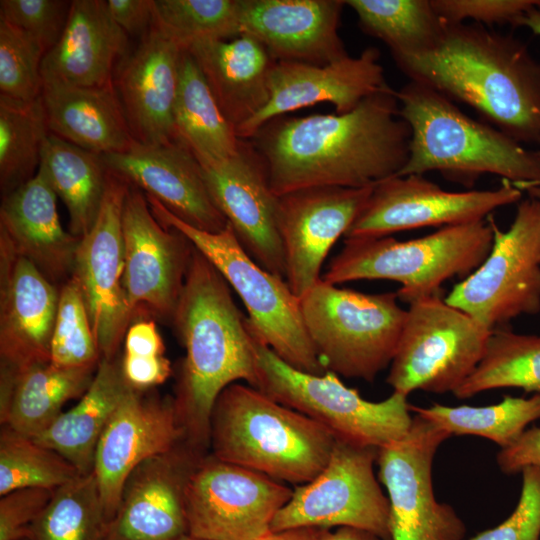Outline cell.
<instances>
[{"label":"cell","mask_w":540,"mask_h":540,"mask_svg":"<svg viewBox=\"0 0 540 540\" xmlns=\"http://www.w3.org/2000/svg\"><path fill=\"white\" fill-rule=\"evenodd\" d=\"M379 58V50L368 47L359 56L325 65L277 61L270 76L268 103L237 130V136L249 140L271 120L322 102L332 104L338 114L353 110L389 86Z\"/></svg>","instance_id":"7402d4cb"},{"label":"cell","mask_w":540,"mask_h":540,"mask_svg":"<svg viewBox=\"0 0 540 540\" xmlns=\"http://www.w3.org/2000/svg\"><path fill=\"white\" fill-rule=\"evenodd\" d=\"M521 197L522 191L508 180L492 190L451 192L423 175L393 176L374 185L344 237H382L427 226L482 221Z\"/></svg>","instance_id":"9a60e30c"},{"label":"cell","mask_w":540,"mask_h":540,"mask_svg":"<svg viewBox=\"0 0 540 540\" xmlns=\"http://www.w3.org/2000/svg\"><path fill=\"white\" fill-rule=\"evenodd\" d=\"M521 473L522 488L514 511L499 525L468 540H539L540 468L529 466Z\"/></svg>","instance_id":"f6af8a7d"},{"label":"cell","mask_w":540,"mask_h":540,"mask_svg":"<svg viewBox=\"0 0 540 540\" xmlns=\"http://www.w3.org/2000/svg\"><path fill=\"white\" fill-rule=\"evenodd\" d=\"M183 49L154 26L119 65L114 86L135 141L176 140L174 106Z\"/></svg>","instance_id":"484cf974"},{"label":"cell","mask_w":540,"mask_h":540,"mask_svg":"<svg viewBox=\"0 0 540 540\" xmlns=\"http://www.w3.org/2000/svg\"><path fill=\"white\" fill-rule=\"evenodd\" d=\"M127 34L105 0H73L64 32L41 64L43 84L102 87L113 83L125 55Z\"/></svg>","instance_id":"4316f807"},{"label":"cell","mask_w":540,"mask_h":540,"mask_svg":"<svg viewBox=\"0 0 540 540\" xmlns=\"http://www.w3.org/2000/svg\"><path fill=\"white\" fill-rule=\"evenodd\" d=\"M373 187H310L278 196L285 280L295 296L301 298L321 279L330 249L345 235Z\"/></svg>","instance_id":"ac0fdd59"},{"label":"cell","mask_w":540,"mask_h":540,"mask_svg":"<svg viewBox=\"0 0 540 540\" xmlns=\"http://www.w3.org/2000/svg\"><path fill=\"white\" fill-rule=\"evenodd\" d=\"M293 488L210 452L186 489L187 534L204 540H259L271 532Z\"/></svg>","instance_id":"4fadbf2b"},{"label":"cell","mask_w":540,"mask_h":540,"mask_svg":"<svg viewBox=\"0 0 540 540\" xmlns=\"http://www.w3.org/2000/svg\"><path fill=\"white\" fill-rule=\"evenodd\" d=\"M257 389L327 429L336 440L380 449L407 435L413 417L407 395L395 392L379 402L364 399L337 374L298 370L255 339Z\"/></svg>","instance_id":"9c48e42d"},{"label":"cell","mask_w":540,"mask_h":540,"mask_svg":"<svg viewBox=\"0 0 540 540\" xmlns=\"http://www.w3.org/2000/svg\"><path fill=\"white\" fill-rule=\"evenodd\" d=\"M299 299L305 328L326 371L372 382L391 364L407 314L396 292L363 293L321 278Z\"/></svg>","instance_id":"ba28073f"},{"label":"cell","mask_w":540,"mask_h":540,"mask_svg":"<svg viewBox=\"0 0 540 540\" xmlns=\"http://www.w3.org/2000/svg\"><path fill=\"white\" fill-rule=\"evenodd\" d=\"M411 130L387 86L347 113L278 117L249 139L276 196L310 187L362 188L396 176Z\"/></svg>","instance_id":"6da1fadb"},{"label":"cell","mask_w":540,"mask_h":540,"mask_svg":"<svg viewBox=\"0 0 540 540\" xmlns=\"http://www.w3.org/2000/svg\"><path fill=\"white\" fill-rule=\"evenodd\" d=\"M486 219L493 231L490 252L445 301L492 331L540 312V198L520 202L505 231L492 215Z\"/></svg>","instance_id":"30bf717a"},{"label":"cell","mask_w":540,"mask_h":540,"mask_svg":"<svg viewBox=\"0 0 540 540\" xmlns=\"http://www.w3.org/2000/svg\"><path fill=\"white\" fill-rule=\"evenodd\" d=\"M209 194L245 251L265 270L285 279L277 227L276 196L266 166L250 140L241 139L232 157L201 165Z\"/></svg>","instance_id":"d6986e66"},{"label":"cell","mask_w":540,"mask_h":540,"mask_svg":"<svg viewBox=\"0 0 540 540\" xmlns=\"http://www.w3.org/2000/svg\"><path fill=\"white\" fill-rule=\"evenodd\" d=\"M49 134L42 96L25 102L0 94V184L4 196L35 175Z\"/></svg>","instance_id":"74e56055"},{"label":"cell","mask_w":540,"mask_h":540,"mask_svg":"<svg viewBox=\"0 0 540 540\" xmlns=\"http://www.w3.org/2000/svg\"><path fill=\"white\" fill-rule=\"evenodd\" d=\"M56 200L38 168L31 179L3 197L0 208V235L52 282L72 276L80 241L62 227Z\"/></svg>","instance_id":"83f0119b"},{"label":"cell","mask_w":540,"mask_h":540,"mask_svg":"<svg viewBox=\"0 0 540 540\" xmlns=\"http://www.w3.org/2000/svg\"><path fill=\"white\" fill-rule=\"evenodd\" d=\"M186 50L236 132L266 106L277 61L257 39L240 34L230 40H200Z\"/></svg>","instance_id":"f1b7e54d"},{"label":"cell","mask_w":540,"mask_h":540,"mask_svg":"<svg viewBox=\"0 0 540 540\" xmlns=\"http://www.w3.org/2000/svg\"><path fill=\"white\" fill-rule=\"evenodd\" d=\"M45 54L37 38L0 18V94L25 102L39 98Z\"/></svg>","instance_id":"7bdbcfd3"},{"label":"cell","mask_w":540,"mask_h":540,"mask_svg":"<svg viewBox=\"0 0 540 540\" xmlns=\"http://www.w3.org/2000/svg\"><path fill=\"white\" fill-rule=\"evenodd\" d=\"M39 169L66 206L69 232L81 239L95 224L107 190L110 171L102 155L50 133Z\"/></svg>","instance_id":"d6a6232c"},{"label":"cell","mask_w":540,"mask_h":540,"mask_svg":"<svg viewBox=\"0 0 540 540\" xmlns=\"http://www.w3.org/2000/svg\"><path fill=\"white\" fill-rule=\"evenodd\" d=\"M135 356L165 355V345L156 323L150 317L133 320L124 337V353Z\"/></svg>","instance_id":"816d5d0a"},{"label":"cell","mask_w":540,"mask_h":540,"mask_svg":"<svg viewBox=\"0 0 540 540\" xmlns=\"http://www.w3.org/2000/svg\"><path fill=\"white\" fill-rule=\"evenodd\" d=\"M318 540H382L377 535L352 527H339L335 530L320 529Z\"/></svg>","instance_id":"f5cc1de1"},{"label":"cell","mask_w":540,"mask_h":540,"mask_svg":"<svg viewBox=\"0 0 540 540\" xmlns=\"http://www.w3.org/2000/svg\"><path fill=\"white\" fill-rule=\"evenodd\" d=\"M59 291L0 235V369L50 361Z\"/></svg>","instance_id":"cb8c5ba5"},{"label":"cell","mask_w":540,"mask_h":540,"mask_svg":"<svg viewBox=\"0 0 540 540\" xmlns=\"http://www.w3.org/2000/svg\"><path fill=\"white\" fill-rule=\"evenodd\" d=\"M491 332L443 294L417 300L407 309L386 382L407 396L453 393L481 360Z\"/></svg>","instance_id":"8fae6325"},{"label":"cell","mask_w":540,"mask_h":540,"mask_svg":"<svg viewBox=\"0 0 540 540\" xmlns=\"http://www.w3.org/2000/svg\"><path fill=\"white\" fill-rule=\"evenodd\" d=\"M209 432L218 459L295 486L322 471L336 442L311 418L241 382L217 397Z\"/></svg>","instance_id":"5b68a950"},{"label":"cell","mask_w":540,"mask_h":540,"mask_svg":"<svg viewBox=\"0 0 540 540\" xmlns=\"http://www.w3.org/2000/svg\"><path fill=\"white\" fill-rule=\"evenodd\" d=\"M145 196L155 218L181 232L237 293L256 340L298 370L317 375L326 372L305 328L300 299L284 278L265 270L245 251L229 223L220 232L199 230L155 198Z\"/></svg>","instance_id":"52a82bcc"},{"label":"cell","mask_w":540,"mask_h":540,"mask_svg":"<svg viewBox=\"0 0 540 540\" xmlns=\"http://www.w3.org/2000/svg\"><path fill=\"white\" fill-rule=\"evenodd\" d=\"M129 184L110 172L98 218L80 239L72 277L81 289L100 358H114L133 322L123 286L122 213Z\"/></svg>","instance_id":"e0dca14e"},{"label":"cell","mask_w":540,"mask_h":540,"mask_svg":"<svg viewBox=\"0 0 540 540\" xmlns=\"http://www.w3.org/2000/svg\"><path fill=\"white\" fill-rule=\"evenodd\" d=\"M154 0H107L109 13L128 35H145L153 26Z\"/></svg>","instance_id":"f907efd6"},{"label":"cell","mask_w":540,"mask_h":540,"mask_svg":"<svg viewBox=\"0 0 540 540\" xmlns=\"http://www.w3.org/2000/svg\"><path fill=\"white\" fill-rule=\"evenodd\" d=\"M206 454L184 440L139 464L124 484L104 540H178L187 535L186 489Z\"/></svg>","instance_id":"ffe728a7"},{"label":"cell","mask_w":540,"mask_h":540,"mask_svg":"<svg viewBox=\"0 0 540 540\" xmlns=\"http://www.w3.org/2000/svg\"><path fill=\"white\" fill-rule=\"evenodd\" d=\"M102 157L111 173L158 200L186 224L207 232L227 226L209 194L200 163L179 140L159 145L134 141L126 152Z\"/></svg>","instance_id":"603a6c76"},{"label":"cell","mask_w":540,"mask_h":540,"mask_svg":"<svg viewBox=\"0 0 540 540\" xmlns=\"http://www.w3.org/2000/svg\"><path fill=\"white\" fill-rule=\"evenodd\" d=\"M121 368L128 384L140 391H147L163 384L172 373L170 361L165 355L135 356L123 354Z\"/></svg>","instance_id":"c3c4849f"},{"label":"cell","mask_w":540,"mask_h":540,"mask_svg":"<svg viewBox=\"0 0 540 540\" xmlns=\"http://www.w3.org/2000/svg\"><path fill=\"white\" fill-rule=\"evenodd\" d=\"M499 388L540 393V335L492 330L481 360L453 394L466 399Z\"/></svg>","instance_id":"d590c367"},{"label":"cell","mask_w":540,"mask_h":540,"mask_svg":"<svg viewBox=\"0 0 540 540\" xmlns=\"http://www.w3.org/2000/svg\"><path fill=\"white\" fill-rule=\"evenodd\" d=\"M153 16V26L184 50L240 35L239 0H154Z\"/></svg>","instance_id":"ab89813d"},{"label":"cell","mask_w":540,"mask_h":540,"mask_svg":"<svg viewBox=\"0 0 540 540\" xmlns=\"http://www.w3.org/2000/svg\"><path fill=\"white\" fill-rule=\"evenodd\" d=\"M400 116L411 130L409 156L396 176L438 171L468 187L494 174L515 187L540 189V153L477 121L438 91L410 81L396 90Z\"/></svg>","instance_id":"277c9868"},{"label":"cell","mask_w":540,"mask_h":540,"mask_svg":"<svg viewBox=\"0 0 540 540\" xmlns=\"http://www.w3.org/2000/svg\"><path fill=\"white\" fill-rule=\"evenodd\" d=\"M72 1L1 0L0 18L37 38L46 53L61 38Z\"/></svg>","instance_id":"ee69618b"},{"label":"cell","mask_w":540,"mask_h":540,"mask_svg":"<svg viewBox=\"0 0 540 540\" xmlns=\"http://www.w3.org/2000/svg\"><path fill=\"white\" fill-rule=\"evenodd\" d=\"M496 462L505 474H516L529 466L540 468V427L526 429L497 453Z\"/></svg>","instance_id":"681fc988"},{"label":"cell","mask_w":540,"mask_h":540,"mask_svg":"<svg viewBox=\"0 0 540 540\" xmlns=\"http://www.w3.org/2000/svg\"><path fill=\"white\" fill-rule=\"evenodd\" d=\"M342 0H239L240 34L276 61L325 65L348 55L338 33Z\"/></svg>","instance_id":"d4e9b609"},{"label":"cell","mask_w":540,"mask_h":540,"mask_svg":"<svg viewBox=\"0 0 540 540\" xmlns=\"http://www.w3.org/2000/svg\"><path fill=\"white\" fill-rule=\"evenodd\" d=\"M320 529L312 527L293 528L270 532L259 540H318Z\"/></svg>","instance_id":"db71d44e"},{"label":"cell","mask_w":540,"mask_h":540,"mask_svg":"<svg viewBox=\"0 0 540 540\" xmlns=\"http://www.w3.org/2000/svg\"><path fill=\"white\" fill-rule=\"evenodd\" d=\"M131 388L121 358H100L93 381L78 403L33 439L60 454L81 475L92 473L99 440Z\"/></svg>","instance_id":"1f68e13d"},{"label":"cell","mask_w":540,"mask_h":540,"mask_svg":"<svg viewBox=\"0 0 540 540\" xmlns=\"http://www.w3.org/2000/svg\"><path fill=\"white\" fill-rule=\"evenodd\" d=\"M80 475L70 462L54 450L2 425L0 496L23 488L55 490Z\"/></svg>","instance_id":"60d3db41"},{"label":"cell","mask_w":540,"mask_h":540,"mask_svg":"<svg viewBox=\"0 0 540 540\" xmlns=\"http://www.w3.org/2000/svg\"><path fill=\"white\" fill-rule=\"evenodd\" d=\"M147 391L129 390L97 445L93 473L108 524L117 512L131 472L143 461L173 449L185 439L173 397L161 398L148 395Z\"/></svg>","instance_id":"44dd1931"},{"label":"cell","mask_w":540,"mask_h":540,"mask_svg":"<svg viewBox=\"0 0 540 540\" xmlns=\"http://www.w3.org/2000/svg\"><path fill=\"white\" fill-rule=\"evenodd\" d=\"M108 520L95 474L57 489L30 528L27 540H104Z\"/></svg>","instance_id":"f35d334b"},{"label":"cell","mask_w":540,"mask_h":540,"mask_svg":"<svg viewBox=\"0 0 540 540\" xmlns=\"http://www.w3.org/2000/svg\"><path fill=\"white\" fill-rule=\"evenodd\" d=\"M538 0H431V4L446 25H457L471 19L480 25L512 24L521 18Z\"/></svg>","instance_id":"bcb514c9"},{"label":"cell","mask_w":540,"mask_h":540,"mask_svg":"<svg viewBox=\"0 0 540 540\" xmlns=\"http://www.w3.org/2000/svg\"><path fill=\"white\" fill-rule=\"evenodd\" d=\"M50 133L99 155L134 143L114 82L102 87L43 84Z\"/></svg>","instance_id":"f546056e"},{"label":"cell","mask_w":540,"mask_h":540,"mask_svg":"<svg viewBox=\"0 0 540 540\" xmlns=\"http://www.w3.org/2000/svg\"><path fill=\"white\" fill-rule=\"evenodd\" d=\"M518 26H526L540 36V0L521 18Z\"/></svg>","instance_id":"11a10c76"},{"label":"cell","mask_w":540,"mask_h":540,"mask_svg":"<svg viewBox=\"0 0 540 540\" xmlns=\"http://www.w3.org/2000/svg\"><path fill=\"white\" fill-rule=\"evenodd\" d=\"M410 411L450 435L480 436L503 449L515 442L528 424L540 419V393L529 398L504 396L501 402L487 406L410 404Z\"/></svg>","instance_id":"8d00e7d4"},{"label":"cell","mask_w":540,"mask_h":540,"mask_svg":"<svg viewBox=\"0 0 540 540\" xmlns=\"http://www.w3.org/2000/svg\"><path fill=\"white\" fill-rule=\"evenodd\" d=\"M450 436L415 414L405 437L378 449V477L388 494L391 540H463L464 522L450 505L436 500L433 490V459Z\"/></svg>","instance_id":"5bb4252c"},{"label":"cell","mask_w":540,"mask_h":540,"mask_svg":"<svg viewBox=\"0 0 540 540\" xmlns=\"http://www.w3.org/2000/svg\"><path fill=\"white\" fill-rule=\"evenodd\" d=\"M394 60L410 81L470 106L518 143L540 146V62L520 40L476 23L447 25L432 52Z\"/></svg>","instance_id":"3957f363"},{"label":"cell","mask_w":540,"mask_h":540,"mask_svg":"<svg viewBox=\"0 0 540 540\" xmlns=\"http://www.w3.org/2000/svg\"><path fill=\"white\" fill-rule=\"evenodd\" d=\"M361 29L383 41L393 58L418 56L435 50L447 25L431 0H347Z\"/></svg>","instance_id":"e575fe53"},{"label":"cell","mask_w":540,"mask_h":540,"mask_svg":"<svg viewBox=\"0 0 540 540\" xmlns=\"http://www.w3.org/2000/svg\"><path fill=\"white\" fill-rule=\"evenodd\" d=\"M53 489L23 488L0 499V540H27L34 521L45 509Z\"/></svg>","instance_id":"7dc6e473"},{"label":"cell","mask_w":540,"mask_h":540,"mask_svg":"<svg viewBox=\"0 0 540 540\" xmlns=\"http://www.w3.org/2000/svg\"><path fill=\"white\" fill-rule=\"evenodd\" d=\"M178 540H204V539L194 538V537L189 536L187 534V535H184L183 537L179 538Z\"/></svg>","instance_id":"9f6ffc18"},{"label":"cell","mask_w":540,"mask_h":540,"mask_svg":"<svg viewBox=\"0 0 540 540\" xmlns=\"http://www.w3.org/2000/svg\"><path fill=\"white\" fill-rule=\"evenodd\" d=\"M50 361L60 367L97 365L100 353L77 280L70 277L59 290L51 339Z\"/></svg>","instance_id":"b9f144b4"},{"label":"cell","mask_w":540,"mask_h":540,"mask_svg":"<svg viewBox=\"0 0 540 540\" xmlns=\"http://www.w3.org/2000/svg\"><path fill=\"white\" fill-rule=\"evenodd\" d=\"M123 286L134 320L156 317L171 323L193 245L153 215L143 191L129 184L122 213Z\"/></svg>","instance_id":"2e32d148"},{"label":"cell","mask_w":540,"mask_h":540,"mask_svg":"<svg viewBox=\"0 0 540 540\" xmlns=\"http://www.w3.org/2000/svg\"><path fill=\"white\" fill-rule=\"evenodd\" d=\"M171 324L185 349L176 372L174 405L184 440L209 453L210 415L229 385L259 383L255 337L231 287L193 246Z\"/></svg>","instance_id":"7a4b0ae2"},{"label":"cell","mask_w":540,"mask_h":540,"mask_svg":"<svg viewBox=\"0 0 540 540\" xmlns=\"http://www.w3.org/2000/svg\"><path fill=\"white\" fill-rule=\"evenodd\" d=\"M493 242L486 220L441 227L420 238H345L332 258L323 281L339 285L357 280H391L401 286L398 299L408 305L443 294L442 285L453 277L470 275L485 260Z\"/></svg>","instance_id":"8992f818"},{"label":"cell","mask_w":540,"mask_h":540,"mask_svg":"<svg viewBox=\"0 0 540 540\" xmlns=\"http://www.w3.org/2000/svg\"><path fill=\"white\" fill-rule=\"evenodd\" d=\"M98 364L60 367L48 361L17 370L0 369L1 425L36 437L59 417L66 402L83 396Z\"/></svg>","instance_id":"4dcf8cb0"},{"label":"cell","mask_w":540,"mask_h":540,"mask_svg":"<svg viewBox=\"0 0 540 540\" xmlns=\"http://www.w3.org/2000/svg\"><path fill=\"white\" fill-rule=\"evenodd\" d=\"M176 140L194 154L200 165L235 155L241 139L221 112L191 54L182 51L174 106Z\"/></svg>","instance_id":"836d02e7"},{"label":"cell","mask_w":540,"mask_h":540,"mask_svg":"<svg viewBox=\"0 0 540 540\" xmlns=\"http://www.w3.org/2000/svg\"><path fill=\"white\" fill-rule=\"evenodd\" d=\"M378 449L336 440L322 471L295 486L278 511L271 532L312 527H352L391 540L388 497L374 474Z\"/></svg>","instance_id":"7c38bea8"}]
</instances>
